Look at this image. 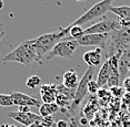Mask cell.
Here are the masks:
<instances>
[{"label": "cell", "instance_id": "obj_1", "mask_svg": "<svg viewBox=\"0 0 130 127\" xmlns=\"http://www.w3.org/2000/svg\"><path fill=\"white\" fill-rule=\"evenodd\" d=\"M4 62H17L25 66H29L35 62H39L40 60L37 55L35 49V39L26 40L21 42L13 51L9 52L2 58Z\"/></svg>", "mask_w": 130, "mask_h": 127}, {"label": "cell", "instance_id": "obj_2", "mask_svg": "<svg viewBox=\"0 0 130 127\" xmlns=\"http://www.w3.org/2000/svg\"><path fill=\"white\" fill-rule=\"evenodd\" d=\"M64 37H66V34L63 33L60 28L56 32L42 34L40 37H38L37 39H35V49H36L39 60L43 57H47L48 53L55 48L56 44L60 42V40Z\"/></svg>", "mask_w": 130, "mask_h": 127}, {"label": "cell", "instance_id": "obj_3", "mask_svg": "<svg viewBox=\"0 0 130 127\" xmlns=\"http://www.w3.org/2000/svg\"><path fill=\"white\" fill-rule=\"evenodd\" d=\"M110 38L111 42L107 53L108 59L116 55L117 53L123 52L130 45V26L121 27L119 30L112 31L110 33Z\"/></svg>", "mask_w": 130, "mask_h": 127}, {"label": "cell", "instance_id": "obj_4", "mask_svg": "<svg viewBox=\"0 0 130 127\" xmlns=\"http://www.w3.org/2000/svg\"><path fill=\"white\" fill-rule=\"evenodd\" d=\"M112 1L113 0H101V1L97 2L96 5H93L87 11H85V13L82 16H80L76 21H73L69 26H81L82 27L86 23L92 21V20L97 19V18L103 17L108 11H110Z\"/></svg>", "mask_w": 130, "mask_h": 127}, {"label": "cell", "instance_id": "obj_5", "mask_svg": "<svg viewBox=\"0 0 130 127\" xmlns=\"http://www.w3.org/2000/svg\"><path fill=\"white\" fill-rule=\"evenodd\" d=\"M94 71H96L94 67H88V70L85 72L84 76L81 78L80 82H79V85L76 90L75 98H73V102H72L71 106L69 107L68 112H70V113H72V114H75L77 112V108L79 107V105L81 104V102L84 101L86 95L88 94V84H89V82L93 78Z\"/></svg>", "mask_w": 130, "mask_h": 127}, {"label": "cell", "instance_id": "obj_6", "mask_svg": "<svg viewBox=\"0 0 130 127\" xmlns=\"http://www.w3.org/2000/svg\"><path fill=\"white\" fill-rule=\"evenodd\" d=\"M78 46H79L78 41L73 40L69 37L68 39L60 41V42L56 44L55 48L48 53L46 59L47 60H51V59H54L56 57L62 58V59H71Z\"/></svg>", "mask_w": 130, "mask_h": 127}, {"label": "cell", "instance_id": "obj_7", "mask_svg": "<svg viewBox=\"0 0 130 127\" xmlns=\"http://www.w3.org/2000/svg\"><path fill=\"white\" fill-rule=\"evenodd\" d=\"M121 29V26L118 20H109L101 19L99 22L93 23L88 28H85V34H105L111 33L112 31H116Z\"/></svg>", "mask_w": 130, "mask_h": 127}, {"label": "cell", "instance_id": "obj_8", "mask_svg": "<svg viewBox=\"0 0 130 127\" xmlns=\"http://www.w3.org/2000/svg\"><path fill=\"white\" fill-rule=\"evenodd\" d=\"M110 38V33H105V34H85L82 35L80 39H78L79 45L84 46H97L99 49H105L106 44H107L108 39Z\"/></svg>", "mask_w": 130, "mask_h": 127}, {"label": "cell", "instance_id": "obj_9", "mask_svg": "<svg viewBox=\"0 0 130 127\" xmlns=\"http://www.w3.org/2000/svg\"><path fill=\"white\" fill-rule=\"evenodd\" d=\"M8 117H10L11 119L16 120L17 123L21 124V125L26 127H29L32 124L38 123V122L41 123V120H42V117L39 114H35L32 112H27V113L19 112V111L10 112V113H8Z\"/></svg>", "mask_w": 130, "mask_h": 127}, {"label": "cell", "instance_id": "obj_10", "mask_svg": "<svg viewBox=\"0 0 130 127\" xmlns=\"http://www.w3.org/2000/svg\"><path fill=\"white\" fill-rule=\"evenodd\" d=\"M11 98H12L13 105L19 106H29V107H40V102H38L37 98L30 95L22 93V92H12L10 93Z\"/></svg>", "mask_w": 130, "mask_h": 127}, {"label": "cell", "instance_id": "obj_11", "mask_svg": "<svg viewBox=\"0 0 130 127\" xmlns=\"http://www.w3.org/2000/svg\"><path fill=\"white\" fill-rule=\"evenodd\" d=\"M58 94V85L42 84L40 86V96L43 103H56Z\"/></svg>", "mask_w": 130, "mask_h": 127}, {"label": "cell", "instance_id": "obj_12", "mask_svg": "<svg viewBox=\"0 0 130 127\" xmlns=\"http://www.w3.org/2000/svg\"><path fill=\"white\" fill-rule=\"evenodd\" d=\"M101 58H102V50L99 48L94 49L92 51H87L82 55L85 63L89 67H94V69L101 64Z\"/></svg>", "mask_w": 130, "mask_h": 127}, {"label": "cell", "instance_id": "obj_13", "mask_svg": "<svg viewBox=\"0 0 130 127\" xmlns=\"http://www.w3.org/2000/svg\"><path fill=\"white\" fill-rule=\"evenodd\" d=\"M79 78H78V73L75 70H68L63 73V78H62V85L66 86L67 88L70 90H77L79 85Z\"/></svg>", "mask_w": 130, "mask_h": 127}, {"label": "cell", "instance_id": "obj_14", "mask_svg": "<svg viewBox=\"0 0 130 127\" xmlns=\"http://www.w3.org/2000/svg\"><path fill=\"white\" fill-rule=\"evenodd\" d=\"M109 63H108V60L103 63V65L101 66L99 73H98V76H97V84H98L99 88H105L107 87V83H108V80H109Z\"/></svg>", "mask_w": 130, "mask_h": 127}, {"label": "cell", "instance_id": "obj_15", "mask_svg": "<svg viewBox=\"0 0 130 127\" xmlns=\"http://www.w3.org/2000/svg\"><path fill=\"white\" fill-rule=\"evenodd\" d=\"M110 11L116 14L119 20L130 22V6H111Z\"/></svg>", "mask_w": 130, "mask_h": 127}, {"label": "cell", "instance_id": "obj_16", "mask_svg": "<svg viewBox=\"0 0 130 127\" xmlns=\"http://www.w3.org/2000/svg\"><path fill=\"white\" fill-rule=\"evenodd\" d=\"M58 111H60V107L56 103H43L39 107V115L41 117L54 116V114Z\"/></svg>", "mask_w": 130, "mask_h": 127}, {"label": "cell", "instance_id": "obj_17", "mask_svg": "<svg viewBox=\"0 0 130 127\" xmlns=\"http://www.w3.org/2000/svg\"><path fill=\"white\" fill-rule=\"evenodd\" d=\"M69 30L70 38L73 40L80 39L82 35H85V28H82L81 26H68Z\"/></svg>", "mask_w": 130, "mask_h": 127}, {"label": "cell", "instance_id": "obj_18", "mask_svg": "<svg viewBox=\"0 0 130 127\" xmlns=\"http://www.w3.org/2000/svg\"><path fill=\"white\" fill-rule=\"evenodd\" d=\"M26 85L29 88H36L38 86H41V79L38 75H31L29 76L26 81Z\"/></svg>", "mask_w": 130, "mask_h": 127}, {"label": "cell", "instance_id": "obj_19", "mask_svg": "<svg viewBox=\"0 0 130 127\" xmlns=\"http://www.w3.org/2000/svg\"><path fill=\"white\" fill-rule=\"evenodd\" d=\"M0 106L1 107H10L13 106V102L10 94H0Z\"/></svg>", "mask_w": 130, "mask_h": 127}, {"label": "cell", "instance_id": "obj_20", "mask_svg": "<svg viewBox=\"0 0 130 127\" xmlns=\"http://www.w3.org/2000/svg\"><path fill=\"white\" fill-rule=\"evenodd\" d=\"M100 88L98 86V84H97V81L91 80L89 82V84H88V93L89 94H97Z\"/></svg>", "mask_w": 130, "mask_h": 127}, {"label": "cell", "instance_id": "obj_21", "mask_svg": "<svg viewBox=\"0 0 130 127\" xmlns=\"http://www.w3.org/2000/svg\"><path fill=\"white\" fill-rule=\"evenodd\" d=\"M41 124L43 125V127H54L55 126V117L54 116H47L42 117Z\"/></svg>", "mask_w": 130, "mask_h": 127}, {"label": "cell", "instance_id": "obj_22", "mask_svg": "<svg viewBox=\"0 0 130 127\" xmlns=\"http://www.w3.org/2000/svg\"><path fill=\"white\" fill-rule=\"evenodd\" d=\"M110 91H111V93L113 94L115 96H117V97H120V96H122L123 95V88L121 87V86H116V87H112L110 88Z\"/></svg>", "mask_w": 130, "mask_h": 127}, {"label": "cell", "instance_id": "obj_23", "mask_svg": "<svg viewBox=\"0 0 130 127\" xmlns=\"http://www.w3.org/2000/svg\"><path fill=\"white\" fill-rule=\"evenodd\" d=\"M68 122L67 120H64V119H59L57 123H56V126L57 127H68Z\"/></svg>", "mask_w": 130, "mask_h": 127}, {"label": "cell", "instance_id": "obj_24", "mask_svg": "<svg viewBox=\"0 0 130 127\" xmlns=\"http://www.w3.org/2000/svg\"><path fill=\"white\" fill-rule=\"evenodd\" d=\"M123 88H125L127 92H130V78L126 79L123 81Z\"/></svg>", "mask_w": 130, "mask_h": 127}, {"label": "cell", "instance_id": "obj_25", "mask_svg": "<svg viewBox=\"0 0 130 127\" xmlns=\"http://www.w3.org/2000/svg\"><path fill=\"white\" fill-rule=\"evenodd\" d=\"M18 111H19V112H25V113H27V112H31L29 106H19V107H18Z\"/></svg>", "mask_w": 130, "mask_h": 127}, {"label": "cell", "instance_id": "obj_26", "mask_svg": "<svg viewBox=\"0 0 130 127\" xmlns=\"http://www.w3.org/2000/svg\"><path fill=\"white\" fill-rule=\"evenodd\" d=\"M29 127H43V125L41 124L40 122H38V123H35V124H32V125H30Z\"/></svg>", "mask_w": 130, "mask_h": 127}, {"label": "cell", "instance_id": "obj_27", "mask_svg": "<svg viewBox=\"0 0 130 127\" xmlns=\"http://www.w3.org/2000/svg\"><path fill=\"white\" fill-rule=\"evenodd\" d=\"M0 127H17V126H14V125H9V124H2Z\"/></svg>", "mask_w": 130, "mask_h": 127}, {"label": "cell", "instance_id": "obj_28", "mask_svg": "<svg viewBox=\"0 0 130 127\" xmlns=\"http://www.w3.org/2000/svg\"><path fill=\"white\" fill-rule=\"evenodd\" d=\"M2 8H4V0H0V11L2 10Z\"/></svg>", "mask_w": 130, "mask_h": 127}, {"label": "cell", "instance_id": "obj_29", "mask_svg": "<svg viewBox=\"0 0 130 127\" xmlns=\"http://www.w3.org/2000/svg\"><path fill=\"white\" fill-rule=\"evenodd\" d=\"M4 37H5V32L0 34V42H1V40H2V38H4Z\"/></svg>", "mask_w": 130, "mask_h": 127}, {"label": "cell", "instance_id": "obj_30", "mask_svg": "<svg viewBox=\"0 0 130 127\" xmlns=\"http://www.w3.org/2000/svg\"><path fill=\"white\" fill-rule=\"evenodd\" d=\"M128 112L130 113V103H129V105H128Z\"/></svg>", "mask_w": 130, "mask_h": 127}, {"label": "cell", "instance_id": "obj_31", "mask_svg": "<svg viewBox=\"0 0 130 127\" xmlns=\"http://www.w3.org/2000/svg\"><path fill=\"white\" fill-rule=\"evenodd\" d=\"M76 1H79V2H82V1H86V0H76Z\"/></svg>", "mask_w": 130, "mask_h": 127}, {"label": "cell", "instance_id": "obj_32", "mask_svg": "<svg viewBox=\"0 0 130 127\" xmlns=\"http://www.w3.org/2000/svg\"><path fill=\"white\" fill-rule=\"evenodd\" d=\"M0 30H4V29H2V26L0 24Z\"/></svg>", "mask_w": 130, "mask_h": 127}]
</instances>
